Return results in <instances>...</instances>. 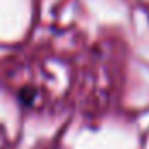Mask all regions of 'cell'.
<instances>
[{"instance_id": "6da1fadb", "label": "cell", "mask_w": 149, "mask_h": 149, "mask_svg": "<svg viewBox=\"0 0 149 149\" xmlns=\"http://www.w3.org/2000/svg\"><path fill=\"white\" fill-rule=\"evenodd\" d=\"M33 94H35V92H33L31 88H24V90L21 92V95H19V99H21V101H23L24 104H30V102L33 101V97H35Z\"/></svg>"}]
</instances>
